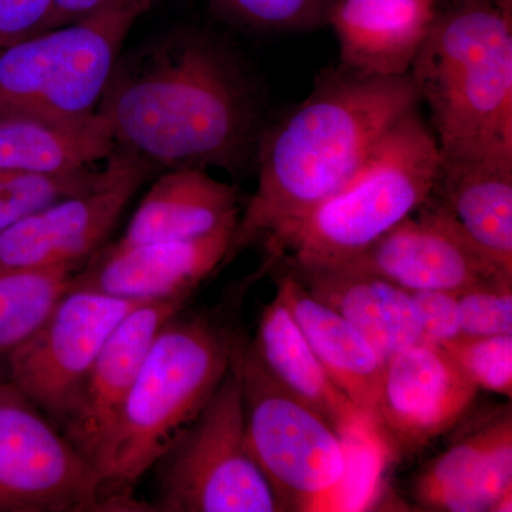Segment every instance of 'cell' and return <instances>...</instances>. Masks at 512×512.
<instances>
[{
	"label": "cell",
	"instance_id": "obj_30",
	"mask_svg": "<svg viewBox=\"0 0 512 512\" xmlns=\"http://www.w3.org/2000/svg\"><path fill=\"white\" fill-rule=\"evenodd\" d=\"M55 0H0V49L42 32Z\"/></svg>",
	"mask_w": 512,
	"mask_h": 512
},
{
	"label": "cell",
	"instance_id": "obj_9",
	"mask_svg": "<svg viewBox=\"0 0 512 512\" xmlns=\"http://www.w3.org/2000/svg\"><path fill=\"white\" fill-rule=\"evenodd\" d=\"M116 511L103 476L45 414L0 380V512Z\"/></svg>",
	"mask_w": 512,
	"mask_h": 512
},
{
	"label": "cell",
	"instance_id": "obj_7",
	"mask_svg": "<svg viewBox=\"0 0 512 512\" xmlns=\"http://www.w3.org/2000/svg\"><path fill=\"white\" fill-rule=\"evenodd\" d=\"M146 12L138 6L101 10L0 49V114L94 116L124 40Z\"/></svg>",
	"mask_w": 512,
	"mask_h": 512
},
{
	"label": "cell",
	"instance_id": "obj_17",
	"mask_svg": "<svg viewBox=\"0 0 512 512\" xmlns=\"http://www.w3.org/2000/svg\"><path fill=\"white\" fill-rule=\"evenodd\" d=\"M439 0H338L325 20L338 37L342 66L375 76L410 73Z\"/></svg>",
	"mask_w": 512,
	"mask_h": 512
},
{
	"label": "cell",
	"instance_id": "obj_10",
	"mask_svg": "<svg viewBox=\"0 0 512 512\" xmlns=\"http://www.w3.org/2000/svg\"><path fill=\"white\" fill-rule=\"evenodd\" d=\"M144 302L70 286L42 326L6 357L9 382L60 429L104 343Z\"/></svg>",
	"mask_w": 512,
	"mask_h": 512
},
{
	"label": "cell",
	"instance_id": "obj_11",
	"mask_svg": "<svg viewBox=\"0 0 512 512\" xmlns=\"http://www.w3.org/2000/svg\"><path fill=\"white\" fill-rule=\"evenodd\" d=\"M92 190L64 198L0 232V268H79L103 247L151 168L114 147Z\"/></svg>",
	"mask_w": 512,
	"mask_h": 512
},
{
	"label": "cell",
	"instance_id": "obj_27",
	"mask_svg": "<svg viewBox=\"0 0 512 512\" xmlns=\"http://www.w3.org/2000/svg\"><path fill=\"white\" fill-rule=\"evenodd\" d=\"M225 19L262 32L303 30L325 20L323 0H210Z\"/></svg>",
	"mask_w": 512,
	"mask_h": 512
},
{
	"label": "cell",
	"instance_id": "obj_24",
	"mask_svg": "<svg viewBox=\"0 0 512 512\" xmlns=\"http://www.w3.org/2000/svg\"><path fill=\"white\" fill-rule=\"evenodd\" d=\"M74 266L0 268V362L45 322L72 286Z\"/></svg>",
	"mask_w": 512,
	"mask_h": 512
},
{
	"label": "cell",
	"instance_id": "obj_1",
	"mask_svg": "<svg viewBox=\"0 0 512 512\" xmlns=\"http://www.w3.org/2000/svg\"><path fill=\"white\" fill-rule=\"evenodd\" d=\"M97 114L151 170L249 163L264 126L251 76L210 33L180 29L119 57Z\"/></svg>",
	"mask_w": 512,
	"mask_h": 512
},
{
	"label": "cell",
	"instance_id": "obj_8",
	"mask_svg": "<svg viewBox=\"0 0 512 512\" xmlns=\"http://www.w3.org/2000/svg\"><path fill=\"white\" fill-rule=\"evenodd\" d=\"M163 458L148 511L281 512L249 451L241 377L232 360L204 409Z\"/></svg>",
	"mask_w": 512,
	"mask_h": 512
},
{
	"label": "cell",
	"instance_id": "obj_21",
	"mask_svg": "<svg viewBox=\"0 0 512 512\" xmlns=\"http://www.w3.org/2000/svg\"><path fill=\"white\" fill-rule=\"evenodd\" d=\"M276 293L288 306L330 380L376 423L386 367L383 357L352 323L313 298L286 268L276 278Z\"/></svg>",
	"mask_w": 512,
	"mask_h": 512
},
{
	"label": "cell",
	"instance_id": "obj_5",
	"mask_svg": "<svg viewBox=\"0 0 512 512\" xmlns=\"http://www.w3.org/2000/svg\"><path fill=\"white\" fill-rule=\"evenodd\" d=\"M440 163L439 144L416 107L387 131L345 187L265 239L268 265L348 264L429 200Z\"/></svg>",
	"mask_w": 512,
	"mask_h": 512
},
{
	"label": "cell",
	"instance_id": "obj_4",
	"mask_svg": "<svg viewBox=\"0 0 512 512\" xmlns=\"http://www.w3.org/2000/svg\"><path fill=\"white\" fill-rule=\"evenodd\" d=\"M235 338L210 318L180 313L158 332L96 463L116 511H147L134 485L220 386Z\"/></svg>",
	"mask_w": 512,
	"mask_h": 512
},
{
	"label": "cell",
	"instance_id": "obj_15",
	"mask_svg": "<svg viewBox=\"0 0 512 512\" xmlns=\"http://www.w3.org/2000/svg\"><path fill=\"white\" fill-rule=\"evenodd\" d=\"M237 225L190 241L101 247L74 272L72 285L131 301L190 298L228 261Z\"/></svg>",
	"mask_w": 512,
	"mask_h": 512
},
{
	"label": "cell",
	"instance_id": "obj_26",
	"mask_svg": "<svg viewBox=\"0 0 512 512\" xmlns=\"http://www.w3.org/2000/svg\"><path fill=\"white\" fill-rule=\"evenodd\" d=\"M478 390L512 397V335L458 336L439 345Z\"/></svg>",
	"mask_w": 512,
	"mask_h": 512
},
{
	"label": "cell",
	"instance_id": "obj_12",
	"mask_svg": "<svg viewBox=\"0 0 512 512\" xmlns=\"http://www.w3.org/2000/svg\"><path fill=\"white\" fill-rule=\"evenodd\" d=\"M340 266L380 276L409 292H460L497 276H512L467 237L434 194L366 251Z\"/></svg>",
	"mask_w": 512,
	"mask_h": 512
},
{
	"label": "cell",
	"instance_id": "obj_22",
	"mask_svg": "<svg viewBox=\"0 0 512 512\" xmlns=\"http://www.w3.org/2000/svg\"><path fill=\"white\" fill-rule=\"evenodd\" d=\"M433 194L467 237L512 274V160H441Z\"/></svg>",
	"mask_w": 512,
	"mask_h": 512
},
{
	"label": "cell",
	"instance_id": "obj_6",
	"mask_svg": "<svg viewBox=\"0 0 512 512\" xmlns=\"http://www.w3.org/2000/svg\"><path fill=\"white\" fill-rule=\"evenodd\" d=\"M231 360L241 377L249 451L281 512L349 510L355 439L276 382L249 340L235 338Z\"/></svg>",
	"mask_w": 512,
	"mask_h": 512
},
{
	"label": "cell",
	"instance_id": "obj_20",
	"mask_svg": "<svg viewBox=\"0 0 512 512\" xmlns=\"http://www.w3.org/2000/svg\"><path fill=\"white\" fill-rule=\"evenodd\" d=\"M235 185L204 168L167 170L144 195L119 247L150 242L190 241L237 225L241 217Z\"/></svg>",
	"mask_w": 512,
	"mask_h": 512
},
{
	"label": "cell",
	"instance_id": "obj_14",
	"mask_svg": "<svg viewBox=\"0 0 512 512\" xmlns=\"http://www.w3.org/2000/svg\"><path fill=\"white\" fill-rule=\"evenodd\" d=\"M188 298L138 305L104 343L84 377L60 431L96 466L121 407L161 328L183 311Z\"/></svg>",
	"mask_w": 512,
	"mask_h": 512
},
{
	"label": "cell",
	"instance_id": "obj_16",
	"mask_svg": "<svg viewBox=\"0 0 512 512\" xmlns=\"http://www.w3.org/2000/svg\"><path fill=\"white\" fill-rule=\"evenodd\" d=\"M413 498L421 510H512V412L504 407L454 441L420 471Z\"/></svg>",
	"mask_w": 512,
	"mask_h": 512
},
{
	"label": "cell",
	"instance_id": "obj_32",
	"mask_svg": "<svg viewBox=\"0 0 512 512\" xmlns=\"http://www.w3.org/2000/svg\"><path fill=\"white\" fill-rule=\"evenodd\" d=\"M0 380H2V377H0Z\"/></svg>",
	"mask_w": 512,
	"mask_h": 512
},
{
	"label": "cell",
	"instance_id": "obj_3",
	"mask_svg": "<svg viewBox=\"0 0 512 512\" xmlns=\"http://www.w3.org/2000/svg\"><path fill=\"white\" fill-rule=\"evenodd\" d=\"M441 160H512L511 0H451L410 69Z\"/></svg>",
	"mask_w": 512,
	"mask_h": 512
},
{
	"label": "cell",
	"instance_id": "obj_25",
	"mask_svg": "<svg viewBox=\"0 0 512 512\" xmlns=\"http://www.w3.org/2000/svg\"><path fill=\"white\" fill-rule=\"evenodd\" d=\"M103 170L89 167L64 173L0 170V232L29 215L80 192L92 190Z\"/></svg>",
	"mask_w": 512,
	"mask_h": 512
},
{
	"label": "cell",
	"instance_id": "obj_13",
	"mask_svg": "<svg viewBox=\"0 0 512 512\" xmlns=\"http://www.w3.org/2000/svg\"><path fill=\"white\" fill-rule=\"evenodd\" d=\"M478 392L441 346L403 350L384 367L376 413L384 443L403 453L419 451L453 429Z\"/></svg>",
	"mask_w": 512,
	"mask_h": 512
},
{
	"label": "cell",
	"instance_id": "obj_23",
	"mask_svg": "<svg viewBox=\"0 0 512 512\" xmlns=\"http://www.w3.org/2000/svg\"><path fill=\"white\" fill-rule=\"evenodd\" d=\"M113 148L97 113L82 120L0 114V170L64 173L106 160Z\"/></svg>",
	"mask_w": 512,
	"mask_h": 512
},
{
	"label": "cell",
	"instance_id": "obj_28",
	"mask_svg": "<svg viewBox=\"0 0 512 512\" xmlns=\"http://www.w3.org/2000/svg\"><path fill=\"white\" fill-rule=\"evenodd\" d=\"M461 336L512 335V276L457 292Z\"/></svg>",
	"mask_w": 512,
	"mask_h": 512
},
{
	"label": "cell",
	"instance_id": "obj_19",
	"mask_svg": "<svg viewBox=\"0 0 512 512\" xmlns=\"http://www.w3.org/2000/svg\"><path fill=\"white\" fill-rule=\"evenodd\" d=\"M313 298L348 320L384 362L424 343L412 293L380 276L348 266L286 264Z\"/></svg>",
	"mask_w": 512,
	"mask_h": 512
},
{
	"label": "cell",
	"instance_id": "obj_31",
	"mask_svg": "<svg viewBox=\"0 0 512 512\" xmlns=\"http://www.w3.org/2000/svg\"><path fill=\"white\" fill-rule=\"evenodd\" d=\"M154 3L156 0H55L52 13L42 32L87 18L101 10L124 8V6H138L148 10Z\"/></svg>",
	"mask_w": 512,
	"mask_h": 512
},
{
	"label": "cell",
	"instance_id": "obj_29",
	"mask_svg": "<svg viewBox=\"0 0 512 512\" xmlns=\"http://www.w3.org/2000/svg\"><path fill=\"white\" fill-rule=\"evenodd\" d=\"M412 293L414 311L424 343L443 345L461 336L457 292L419 291Z\"/></svg>",
	"mask_w": 512,
	"mask_h": 512
},
{
	"label": "cell",
	"instance_id": "obj_2",
	"mask_svg": "<svg viewBox=\"0 0 512 512\" xmlns=\"http://www.w3.org/2000/svg\"><path fill=\"white\" fill-rule=\"evenodd\" d=\"M419 104L410 73L375 76L345 66L323 73L298 107L262 131L258 185L239 217L228 259L345 187L387 131Z\"/></svg>",
	"mask_w": 512,
	"mask_h": 512
},
{
	"label": "cell",
	"instance_id": "obj_18",
	"mask_svg": "<svg viewBox=\"0 0 512 512\" xmlns=\"http://www.w3.org/2000/svg\"><path fill=\"white\" fill-rule=\"evenodd\" d=\"M252 346L276 382L319 413L345 439L376 441L386 446L375 420L330 380L276 292L262 312Z\"/></svg>",
	"mask_w": 512,
	"mask_h": 512
}]
</instances>
